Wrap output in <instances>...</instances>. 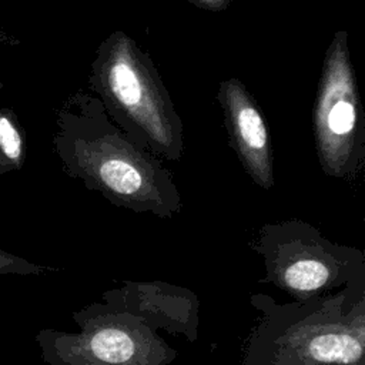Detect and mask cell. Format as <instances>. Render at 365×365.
Returning <instances> with one entry per match:
<instances>
[{"label":"cell","instance_id":"cell-11","mask_svg":"<svg viewBox=\"0 0 365 365\" xmlns=\"http://www.w3.org/2000/svg\"><path fill=\"white\" fill-rule=\"evenodd\" d=\"M4 87V84H3V81H1V78H0V90Z\"/></svg>","mask_w":365,"mask_h":365},{"label":"cell","instance_id":"cell-10","mask_svg":"<svg viewBox=\"0 0 365 365\" xmlns=\"http://www.w3.org/2000/svg\"><path fill=\"white\" fill-rule=\"evenodd\" d=\"M187 1L201 10L225 11L231 6L232 0H187Z\"/></svg>","mask_w":365,"mask_h":365},{"label":"cell","instance_id":"cell-6","mask_svg":"<svg viewBox=\"0 0 365 365\" xmlns=\"http://www.w3.org/2000/svg\"><path fill=\"white\" fill-rule=\"evenodd\" d=\"M312 130L322 171L328 177L355 180L365 164V114L346 30L335 31L324 54Z\"/></svg>","mask_w":365,"mask_h":365},{"label":"cell","instance_id":"cell-8","mask_svg":"<svg viewBox=\"0 0 365 365\" xmlns=\"http://www.w3.org/2000/svg\"><path fill=\"white\" fill-rule=\"evenodd\" d=\"M26 154V134L17 114L0 106V175L20 170Z\"/></svg>","mask_w":365,"mask_h":365},{"label":"cell","instance_id":"cell-1","mask_svg":"<svg viewBox=\"0 0 365 365\" xmlns=\"http://www.w3.org/2000/svg\"><path fill=\"white\" fill-rule=\"evenodd\" d=\"M53 148L67 175L117 207L158 218H173L182 210L163 160L121 130L91 93L77 90L63 101Z\"/></svg>","mask_w":365,"mask_h":365},{"label":"cell","instance_id":"cell-2","mask_svg":"<svg viewBox=\"0 0 365 365\" xmlns=\"http://www.w3.org/2000/svg\"><path fill=\"white\" fill-rule=\"evenodd\" d=\"M262 319L244 365H365V282L309 301L251 297Z\"/></svg>","mask_w":365,"mask_h":365},{"label":"cell","instance_id":"cell-7","mask_svg":"<svg viewBox=\"0 0 365 365\" xmlns=\"http://www.w3.org/2000/svg\"><path fill=\"white\" fill-rule=\"evenodd\" d=\"M217 101L228 141L248 177L264 190L275 184L271 135L262 110L245 84L235 77L220 81Z\"/></svg>","mask_w":365,"mask_h":365},{"label":"cell","instance_id":"cell-4","mask_svg":"<svg viewBox=\"0 0 365 365\" xmlns=\"http://www.w3.org/2000/svg\"><path fill=\"white\" fill-rule=\"evenodd\" d=\"M73 314L78 332L41 329L40 355L50 365H168L177 352L157 335L154 319L111 289Z\"/></svg>","mask_w":365,"mask_h":365},{"label":"cell","instance_id":"cell-5","mask_svg":"<svg viewBox=\"0 0 365 365\" xmlns=\"http://www.w3.org/2000/svg\"><path fill=\"white\" fill-rule=\"evenodd\" d=\"M250 247L265 269L259 282L275 285L294 301H309L365 282L361 250L336 244L301 220L262 225Z\"/></svg>","mask_w":365,"mask_h":365},{"label":"cell","instance_id":"cell-3","mask_svg":"<svg viewBox=\"0 0 365 365\" xmlns=\"http://www.w3.org/2000/svg\"><path fill=\"white\" fill-rule=\"evenodd\" d=\"M88 87L108 117L161 160L180 161L184 125L147 54L125 31H111L97 47Z\"/></svg>","mask_w":365,"mask_h":365},{"label":"cell","instance_id":"cell-9","mask_svg":"<svg viewBox=\"0 0 365 365\" xmlns=\"http://www.w3.org/2000/svg\"><path fill=\"white\" fill-rule=\"evenodd\" d=\"M50 271H57V268L31 262L0 248V275H41Z\"/></svg>","mask_w":365,"mask_h":365}]
</instances>
